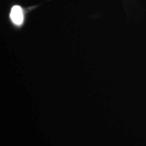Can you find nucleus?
<instances>
[{
    "instance_id": "1",
    "label": "nucleus",
    "mask_w": 146,
    "mask_h": 146,
    "mask_svg": "<svg viewBox=\"0 0 146 146\" xmlns=\"http://www.w3.org/2000/svg\"><path fill=\"white\" fill-rule=\"evenodd\" d=\"M10 18L12 22L16 25H21L23 23V12L22 8L18 5H15L12 8Z\"/></svg>"
}]
</instances>
